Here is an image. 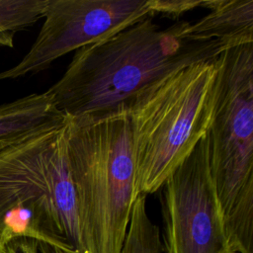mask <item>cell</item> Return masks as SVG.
I'll list each match as a JSON object with an SVG mask.
<instances>
[{
  "label": "cell",
  "instance_id": "6da1fadb",
  "mask_svg": "<svg viewBox=\"0 0 253 253\" xmlns=\"http://www.w3.org/2000/svg\"><path fill=\"white\" fill-rule=\"evenodd\" d=\"M189 22L161 29L149 15L96 43L77 49L63 75L45 92L68 118L116 109L138 91L187 65L214 59L218 41L184 36Z\"/></svg>",
  "mask_w": 253,
  "mask_h": 253
},
{
  "label": "cell",
  "instance_id": "7a4b0ae2",
  "mask_svg": "<svg viewBox=\"0 0 253 253\" xmlns=\"http://www.w3.org/2000/svg\"><path fill=\"white\" fill-rule=\"evenodd\" d=\"M67 155L77 211V253H121L137 196L125 105L68 118Z\"/></svg>",
  "mask_w": 253,
  "mask_h": 253
},
{
  "label": "cell",
  "instance_id": "3957f363",
  "mask_svg": "<svg viewBox=\"0 0 253 253\" xmlns=\"http://www.w3.org/2000/svg\"><path fill=\"white\" fill-rule=\"evenodd\" d=\"M217 58L172 71L125 103L137 195L159 191L207 134L213 112Z\"/></svg>",
  "mask_w": 253,
  "mask_h": 253
},
{
  "label": "cell",
  "instance_id": "277c9868",
  "mask_svg": "<svg viewBox=\"0 0 253 253\" xmlns=\"http://www.w3.org/2000/svg\"><path fill=\"white\" fill-rule=\"evenodd\" d=\"M67 122L0 153V242L33 238L77 252Z\"/></svg>",
  "mask_w": 253,
  "mask_h": 253
},
{
  "label": "cell",
  "instance_id": "5b68a950",
  "mask_svg": "<svg viewBox=\"0 0 253 253\" xmlns=\"http://www.w3.org/2000/svg\"><path fill=\"white\" fill-rule=\"evenodd\" d=\"M208 153L223 232L232 253L253 243V42L218 58Z\"/></svg>",
  "mask_w": 253,
  "mask_h": 253
},
{
  "label": "cell",
  "instance_id": "8992f818",
  "mask_svg": "<svg viewBox=\"0 0 253 253\" xmlns=\"http://www.w3.org/2000/svg\"><path fill=\"white\" fill-rule=\"evenodd\" d=\"M159 191L166 253H232L210 171L207 134Z\"/></svg>",
  "mask_w": 253,
  "mask_h": 253
},
{
  "label": "cell",
  "instance_id": "52a82bcc",
  "mask_svg": "<svg viewBox=\"0 0 253 253\" xmlns=\"http://www.w3.org/2000/svg\"><path fill=\"white\" fill-rule=\"evenodd\" d=\"M149 15L147 0H48L30 50L15 66L1 71L0 80L39 73L68 52L101 42Z\"/></svg>",
  "mask_w": 253,
  "mask_h": 253
},
{
  "label": "cell",
  "instance_id": "ba28073f",
  "mask_svg": "<svg viewBox=\"0 0 253 253\" xmlns=\"http://www.w3.org/2000/svg\"><path fill=\"white\" fill-rule=\"evenodd\" d=\"M210 12L184 30L195 41H218L224 49L253 42V0H203Z\"/></svg>",
  "mask_w": 253,
  "mask_h": 253
},
{
  "label": "cell",
  "instance_id": "9c48e42d",
  "mask_svg": "<svg viewBox=\"0 0 253 253\" xmlns=\"http://www.w3.org/2000/svg\"><path fill=\"white\" fill-rule=\"evenodd\" d=\"M46 93H34L0 105V153L42 131L66 123Z\"/></svg>",
  "mask_w": 253,
  "mask_h": 253
},
{
  "label": "cell",
  "instance_id": "30bf717a",
  "mask_svg": "<svg viewBox=\"0 0 253 253\" xmlns=\"http://www.w3.org/2000/svg\"><path fill=\"white\" fill-rule=\"evenodd\" d=\"M160 237V229L149 217L146 210V195L138 194L132 206L121 253H161Z\"/></svg>",
  "mask_w": 253,
  "mask_h": 253
},
{
  "label": "cell",
  "instance_id": "8fae6325",
  "mask_svg": "<svg viewBox=\"0 0 253 253\" xmlns=\"http://www.w3.org/2000/svg\"><path fill=\"white\" fill-rule=\"evenodd\" d=\"M48 0H0V45L13 47L14 35L43 17Z\"/></svg>",
  "mask_w": 253,
  "mask_h": 253
},
{
  "label": "cell",
  "instance_id": "7c38bea8",
  "mask_svg": "<svg viewBox=\"0 0 253 253\" xmlns=\"http://www.w3.org/2000/svg\"><path fill=\"white\" fill-rule=\"evenodd\" d=\"M202 4L203 0H147L152 15L158 13L173 20L198 7L202 8Z\"/></svg>",
  "mask_w": 253,
  "mask_h": 253
},
{
  "label": "cell",
  "instance_id": "4fadbf2b",
  "mask_svg": "<svg viewBox=\"0 0 253 253\" xmlns=\"http://www.w3.org/2000/svg\"><path fill=\"white\" fill-rule=\"evenodd\" d=\"M0 253H6V250H5V246L0 242Z\"/></svg>",
  "mask_w": 253,
  "mask_h": 253
}]
</instances>
